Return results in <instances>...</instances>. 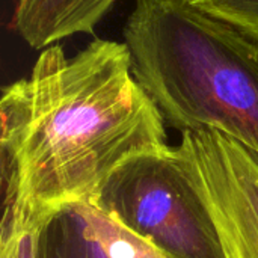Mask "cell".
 Masks as SVG:
<instances>
[{
    "mask_svg": "<svg viewBox=\"0 0 258 258\" xmlns=\"http://www.w3.org/2000/svg\"><path fill=\"white\" fill-rule=\"evenodd\" d=\"M91 203L169 258H225L210 210L174 147L125 160Z\"/></svg>",
    "mask_w": 258,
    "mask_h": 258,
    "instance_id": "obj_3",
    "label": "cell"
},
{
    "mask_svg": "<svg viewBox=\"0 0 258 258\" xmlns=\"http://www.w3.org/2000/svg\"><path fill=\"white\" fill-rule=\"evenodd\" d=\"M35 258H169L91 201L57 207L35 227Z\"/></svg>",
    "mask_w": 258,
    "mask_h": 258,
    "instance_id": "obj_5",
    "label": "cell"
},
{
    "mask_svg": "<svg viewBox=\"0 0 258 258\" xmlns=\"http://www.w3.org/2000/svg\"><path fill=\"white\" fill-rule=\"evenodd\" d=\"M174 148L210 210L225 258H258V151L215 128L186 130Z\"/></svg>",
    "mask_w": 258,
    "mask_h": 258,
    "instance_id": "obj_4",
    "label": "cell"
},
{
    "mask_svg": "<svg viewBox=\"0 0 258 258\" xmlns=\"http://www.w3.org/2000/svg\"><path fill=\"white\" fill-rule=\"evenodd\" d=\"M187 3L258 41V0H187Z\"/></svg>",
    "mask_w": 258,
    "mask_h": 258,
    "instance_id": "obj_7",
    "label": "cell"
},
{
    "mask_svg": "<svg viewBox=\"0 0 258 258\" xmlns=\"http://www.w3.org/2000/svg\"><path fill=\"white\" fill-rule=\"evenodd\" d=\"M0 258H35V230H18L0 237Z\"/></svg>",
    "mask_w": 258,
    "mask_h": 258,
    "instance_id": "obj_8",
    "label": "cell"
},
{
    "mask_svg": "<svg viewBox=\"0 0 258 258\" xmlns=\"http://www.w3.org/2000/svg\"><path fill=\"white\" fill-rule=\"evenodd\" d=\"M116 0H17L14 26L33 48H47L77 33L94 35Z\"/></svg>",
    "mask_w": 258,
    "mask_h": 258,
    "instance_id": "obj_6",
    "label": "cell"
},
{
    "mask_svg": "<svg viewBox=\"0 0 258 258\" xmlns=\"http://www.w3.org/2000/svg\"><path fill=\"white\" fill-rule=\"evenodd\" d=\"M0 121V237L91 201L125 160L168 145L127 44L112 39L94 38L71 57L59 44L44 48L27 77L3 88Z\"/></svg>",
    "mask_w": 258,
    "mask_h": 258,
    "instance_id": "obj_1",
    "label": "cell"
},
{
    "mask_svg": "<svg viewBox=\"0 0 258 258\" xmlns=\"http://www.w3.org/2000/svg\"><path fill=\"white\" fill-rule=\"evenodd\" d=\"M133 74L166 122L215 128L258 151V41L187 0H136L124 26Z\"/></svg>",
    "mask_w": 258,
    "mask_h": 258,
    "instance_id": "obj_2",
    "label": "cell"
}]
</instances>
